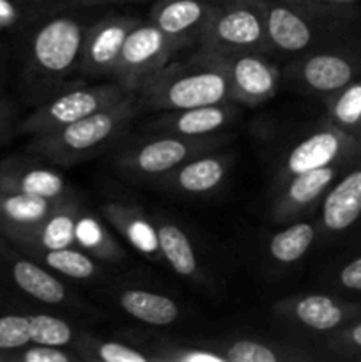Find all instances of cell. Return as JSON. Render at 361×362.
<instances>
[{"mask_svg":"<svg viewBox=\"0 0 361 362\" xmlns=\"http://www.w3.org/2000/svg\"><path fill=\"white\" fill-rule=\"evenodd\" d=\"M142 108L158 112L198 108L230 101L229 73L222 53L202 46L197 55L166 64L137 90Z\"/></svg>","mask_w":361,"mask_h":362,"instance_id":"cell-1","label":"cell"},{"mask_svg":"<svg viewBox=\"0 0 361 362\" xmlns=\"http://www.w3.org/2000/svg\"><path fill=\"white\" fill-rule=\"evenodd\" d=\"M140 108L137 92H131L110 108L99 110L52 133L34 136L28 151L53 165H76L112 147L130 127Z\"/></svg>","mask_w":361,"mask_h":362,"instance_id":"cell-2","label":"cell"},{"mask_svg":"<svg viewBox=\"0 0 361 362\" xmlns=\"http://www.w3.org/2000/svg\"><path fill=\"white\" fill-rule=\"evenodd\" d=\"M264 18L269 46L283 53H299L310 49L319 41H333L329 35L343 30L350 23L353 13L329 7L317 16L290 2L264 0Z\"/></svg>","mask_w":361,"mask_h":362,"instance_id":"cell-3","label":"cell"},{"mask_svg":"<svg viewBox=\"0 0 361 362\" xmlns=\"http://www.w3.org/2000/svg\"><path fill=\"white\" fill-rule=\"evenodd\" d=\"M202 46L218 53L255 52L269 48L264 0H227L216 4L200 35Z\"/></svg>","mask_w":361,"mask_h":362,"instance_id":"cell-4","label":"cell"},{"mask_svg":"<svg viewBox=\"0 0 361 362\" xmlns=\"http://www.w3.org/2000/svg\"><path fill=\"white\" fill-rule=\"evenodd\" d=\"M131 94L119 81H105V83L88 85V87L71 88L50 99L48 103L39 106L32 112L20 126L18 133L27 136H39V134L52 133L60 127L73 124L76 120L85 119L99 110L110 108L122 101Z\"/></svg>","mask_w":361,"mask_h":362,"instance_id":"cell-5","label":"cell"},{"mask_svg":"<svg viewBox=\"0 0 361 362\" xmlns=\"http://www.w3.org/2000/svg\"><path fill=\"white\" fill-rule=\"evenodd\" d=\"M85 25L78 18H50L32 34L27 52V69L39 78L60 80L80 66Z\"/></svg>","mask_w":361,"mask_h":362,"instance_id":"cell-6","label":"cell"},{"mask_svg":"<svg viewBox=\"0 0 361 362\" xmlns=\"http://www.w3.org/2000/svg\"><path fill=\"white\" fill-rule=\"evenodd\" d=\"M225 140L227 138H222V134L198 138L165 134L161 138H151L124 147L115 156V166L131 175L159 179L195 156L214 152L225 144Z\"/></svg>","mask_w":361,"mask_h":362,"instance_id":"cell-7","label":"cell"},{"mask_svg":"<svg viewBox=\"0 0 361 362\" xmlns=\"http://www.w3.org/2000/svg\"><path fill=\"white\" fill-rule=\"evenodd\" d=\"M183 48L179 41L163 34L154 23H137L126 35L112 80L131 92H137L158 71L170 62L173 53Z\"/></svg>","mask_w":361,"mask_h":362,"instance_id":"cell-8","label":"cell"},{"mask_svg":"<svg viewBox=\"0 0 361 362\" xmlns=\"http://www.w3.org/2000/svg\"><path fill=\"white\" fill-rule=\"evenodd\" d=\"M361 158V140L326 120L321 127L294 144L280 163L275 187L287 179L310 170L354 161Z\"/></svg>","mask_w":361,"mask_h":362,"instance_id":"cell-9","label":"cell"},{"mask_svg":"<svg viewBox=\"0 0 361 362\" xmlns=\"http://www.w3.org/2000/svg\"><path fill=\"white\" fill-rule=\"evenodd\" d=\"M361 78V39L314 49L296 64V81L314 95L335 94Z\"/></svg>","mask_w":361,"mask_h":362,"instance_id":"cell-10","label":"cell"},{"mask_svg":"<svg viewBox=\"0 0 361 362\" xmlns=\"http://www.w3.org/2000/svg\"><path fill=\"white\" fill-rule=\"evenodd\" d=\"M354 161L338 163V165H329L324 166V168L310 170V172L290 177L285 182L276 186L271 205L273 221L280 223V225H285V223L292 221L294 218L304 214L310 209H314L315 205L321 204V200L328 193L329 187L333 186V182Z\"/></svg>","mask_w":361,"mask_h":362,"instance_id":"cell-11","label":"cell"},{"mask_svg":"<svg viewBox=\"0 0 361 362\" xmlns=\"http://www.w3.org/2000/svg\"><path fill=\"white\" fill-rule=\"evenodd\" d=\"M319 228L326 237H343L361 226V158L356 159L319 204Z\"/></svg>","mask_w":361,"mask_h":362,"instance_id":"cell-12","label":"cell"},{"mask_svg":"<svg viewBox=\"0 0 361 362\" xmlns=\"http://www.w3.org/2000/svg\"><path fill=\"white\" fill-rule=\"evenodd\" d=\"M229 73L230 101L255 106L268 101L278 88V71L260 53H222Z\"/></svg>","mask_w":361,"mask_h":362,"instance_id":"cell-13","label":"cell"},{"mask_svg":"<svg viewBox=\"0 0 361 362\" xmlns=\"http://www.w3.org/2000/svg\"><path fill=\"white\" fill-rule=\"evenodd\" d=\"M276 311L290 322L317 332H335L361 318V306L335 297L311 293L276 304Z\"/></svg>","mask_w":361,"mask_h":362,"instance_id":"cell-14","label":"cell"},{"mask_svg":"<svg viewBox=\"0 0 361 362\" xmlns=\"http://www.w3.org/2000/svg\"><path fill=\"white\" fill-rule=\"evenodd\" d=\"M138 21L127 16H108L87 28L80 69L85 76H112L126 35Z\"/></svg>","mask_w":361,"mask_h":362,"instance_id":"cell-15","label":"cell"},{"mask_svg":"<svg viewBox=\"0 0 361 362\" xmlns=\"http://www.w3.org/2000/svg\"><path fill=\"white\" fill-rule=\"evenodd\" d=\"M234 158L230 154H205L188 159L176 170L159 177L163 186L184 194H209L218 189L227 179Z\"/></svg>","mask_w":361,"mask_h":362,"instance_id":"cell-16","label":"cell"},{"mask_svg":"<svg viewBox=\"0 0 361 362\" xmlns=\"http://www.w3.org/2000/svg\"><path fill=\"white\" fill-rule=\"evenodd\" d=\"M0 191H14L50 200L69 197L62 175L25 158H11L0 163Z\"/></svg>","mask_w":361,"mask_h":362,"instance_id":"cell-17","label":"cell"},{"mask_svg":"<svg viewBox=\"0 0 361 362\" xmlns=\"http://www.w3.org/2000/svg\"><path fill=\"white\" fill-rule=\"evenodd\" d=\"M216 4L207 0H159L151 13V21L180 45L200 39Z\"/></svg>","mask_w":361,"mask_h":362,"instance_id":"cell-18","label":"cell"},{"mask_svg":"<svg viewBox=\"0 0 361 362\" xmlns=\"http://www.w3.org/2000/svg\"><path fill=\"white\" fill-rule=\"evenodd\" d=\"M66 198L50 200L14 191H0V233L18 243L38 228Z\"/></svg>","mask_w":361,"mask_h":362,"instance_id":"cell-19","label":"cell"},{"mask_svg":"<svg viewBox=\"0 0 361 362\" xmlns=\"http://www.w3.org/2000/svg\"><path fill=\"white\" fill-rule=\"evenodd\" d=\"M236 115L237 106L234 105V101H225L218 105L166 112V115L159 117L152 127L166 134H179V136H212L229 126Z\"/></svg>","mask_w":361,"mask_h":362,"instance_id":"cell-20","label":"cell"},{"mask_svg":"<svg viewBox=\"0 0 361 362\" xmlns=\"http://www.w3.org/2000/svg\"><path fill=\"white\" fill-rule=\"evenodd\" d=\"M80 212V205L71 197L66 198L38 228L16 244L30 255L76 246V221Z\"/></svg>","mask_w":361,"mask_h":362,"instance_id":"cell-21","label":"cell"},{"mask_svg":"<svg viewBox=\"0 0 361 362\" xmlns=\"http://www.w3.org/2000/svg\"><path fill=\"white\" fill-rule=\"evenodd\" d=\"M101 214L106 223L112 225L130 246H133L147 258L163 260L156 225L140 209L110 202V204L103 205Z\"/></svg>","mask_w":361,"mask_h":362,"instance_id":"cell-22","label":"cell"},{"mask_svg":"<svg viewBox=\"0 0 361 362\" xmlns=\"http://www.w3.org/2000/svg\"><path fill=\"white\" fill-rule=\"evenodd\" d=\"M11 278L21 292L39 303L62 304L66 300V286L52 272L27 258L11 262Z\"/></svg>","mask_w":361,"mask_h":362,"instance_id":"cell-23","label":"cell"},{"mask_svg":"<svg viewBox=\"0 0 361 362\" xmlns=\"http://www.w3.org/2000/svg\"><path fill=\"white\" fill-rule=\"evenodd\" d=\"M119 304L127 315L149 325L163 327L179 318V306L170 297L149 290H124L119 296Z\"/></svg>","mask_w":361,"mask_h":362,"instance_id":"cell-24","label":"cell"},{"mask_svg":"<svg viewBox=\"0 0 361 362\" xmlns=\"http://www.w3.org/2000/svg\"><path fill=\"white\" fill-rule=\"evenodd\" d=\"M154 225L163 260L179 276L191 279L200 278V267H198L195 247L188 239L186 232L170 221H158Z\"/></svg>","mask_w":361,"mask_h":362,"instance_id":"cell-25","label":"cell"},{"mask_svg":"<svg viewBox=\"0 0 361 362\" xmlns=\"http://www.w3.org/2000/svg\"><path fill=\"white\" fill-rule=\"evenodd\" d=\"M315 237H317V226L314 223H290L269 239L268 251L273 260L278 264H296L310 251Z\"/></svg>","mask_w":361,"mask_h":362,"instance_id":"cell-26","label":"cell"},{"mask_svg":"<svg viewBox=\"0 0 361 362\" xmlns=\"http://www.w3.org/2000/svg\"><path fill=\"white\" fill-rule=\"evenodd\" d=\"M76 246L105 262H120L122 247L110 235L106 226L94 216L81 211L76 221Z\"/></svg>","mask_w":361,"mask_h":362,"instance_id":"cell-27","label":"cell"},{"mask_svg":"<svg viewBox=\"0 0 361 362\" xmlns=\"http://www.w3.org/2000/svg\"><path fill=\"white\" fill-rule=\"evenodd\" d=\"M324 99L329 122L361 140V78Z\"/></svg>","mask_w":361,"mask_h":362,"instance_id":"cell-28","label":"cell"},{"mask_svg":"<svg viewBox=\"0 0 361 362\" xmlns=\"http://www.w3.org/2000/svg\"><path fill=\"white\" fill-rule=\"evenodd\" d=\"M35 257H41L50 269L57 271L59 274L67 276V278L92 279L99 274V267L94 258L78 246L41 251V253H35Z\"/></svg>","mask_w":361,"mask_h":362,"instance_id":"cell-29","label":"cell"},{"mask_svg":"<svg viewBox=\"0 0 361 362\" xmlns=\"http://www.w3.org/2000/svg\"><path fill=\"white\" fill-rule=\"evenodd\" d=\"M81 359L101 362H149L151 357L140 350L117 341H99L91 336H78L74 341Z\"/></svg>","mask_w":361,"mask_h":362,"instance_id":"cell-30","label":"cell"},{"mask_svg":"<svg viewBox=\"0 0 361 362\" xmlns=\"http://www.w3.org/2000/svg\"><path fill=\"white\" fill-rule=\"evenodd\" d=\"M30 341L38 345L66 346L74 341V332L67 322L52 315H28Z\"/></svg>","mask_w":361,"mask_h":362,"instance_id":"cell-31","label":"cell"},{"mask_svg":"<svg viewBox=\"0 0 361 362\" xmlns=\"http://www.w3.org/2000/svg\"><path fill=\"white\" fill-rule=\"evenodd\" d=\"M219 354L227 362H280L292 359V356H285L275 346L251 339H237L223 346Z\"/></svg>","mask_w":361,"mask_h":362,"instance_id":"cell-32","label":"cell"},{"mask_svg":"<svg viewBox=\"0 0 361 362\" xmlns=\"http://www.w3.org/2000/svg\"><path fill=\"white\" fill-rule=\"evenodd\" d=\"M30 322L28 315H2L0 317V356L30 345Z\"/></svg>","mask_w":361,"mask_h":362,"instance_id":"cell-33","label":"cell"},{"mask_svg":"<svg viewBox=\"0 0 361 362\" xmlns=\"http://www.w3.org/2000/svg\"><path fill=\"white\" fill-rule=\"evenodd\" d=\"M329 346L343 359H361V318L335 331L329 339Z\"/></svg>","mask_w":361,"mask_h":362,"instance_id":"cell-34","label":"cell"},{"mask_svg":"<svg viewBox=\"0 0 361 362\" xmlns=\"http://www.w3.org/2000/svg\"><path fill=\"white\" fill-rule=\"evenodd\" d=\"M9 359L21 361V362H74L80 357L74 354L66 352L60 346H50V345H38V343H30L21 350L18 356H11Z\"/></svg>","mask_w":361,"mask_h":362,"instance_id":"cell-35","label":"cell"},{"mask_svg":"<svg viewBox=\"0 0 361 362\" xmlns=\"http://www.w3.org/2000/svg\"><path fill=\"white\" fill-rule=\"evenodd\" d=\"M173 362H227L219 352L207 349H173L172 352L161 357Z\"/></svg>","mask_w":361,"mask_h":362,"instance_id":"cell-36","label":"cell"},{"mask_svg":"<svg viewBox=\"0 0 361 362\" xmlns=\"http://www.w3.org/2000/svg\"><path fill=\"white\" fill-rule=\"evenodd\" d=\"M336 281L342 288L349 290V292L361 293V255L350 258L340 267Z\"/></svg>","mask_w":361,"mask_h":362,"instance_id":"cell-37","label":"cell"},{"mask_svg":"<svg viewBox=\"0 0 361 362\" xmlns=\"http://www.w3.org/2000/svg\"><path fill=\"white\" fill-rule=\"evenodd\" d=\"M14 115H16V110L11 105L7 99L0 98V141L11 133V127H13Z\"/></svg>","mask_w":361,"mask_h":362,"instance_id":"cell-38","label":"cell"},{"mask_svg":"<svg viewBox=\"0 0 361 362\" xmlns=\"http://www.w3.org/2000/svg\"><path fill=\"white\" fill-rule=\"evenodd\" d=\"M78 2H81V4H92V2H98V0H78Z\"/></svg>","mask_w":361,"mask_h":362,"instance_id":"cell-39","label":"cell"},{"mask_svg":"<svg viewBox=\"0 0 361 362\" xmlns=\"http://www.w3.org/2000/svg\"><path fill=\"white\" fill-rule=\"evenodd\" d=\"M222 2H227V0H219V4H222Z\"/></svg>","mask_w":361,"mask_h":362,"instance_id":"cell-40","label":"cell"},{"mask_svg":"<svg viewBox=\"0 0 361 362\" xmlns=\"http://www.w3.org/2000/svg\"><path fill=\"white\" fill-rule=\"evenodd\" d=\"M0 361H4V357H2V356H0Z\"/></svg>","mask_w":361,"mask_h":362,"instance_id":"cell-41","label":"cell"}]
</instances>
